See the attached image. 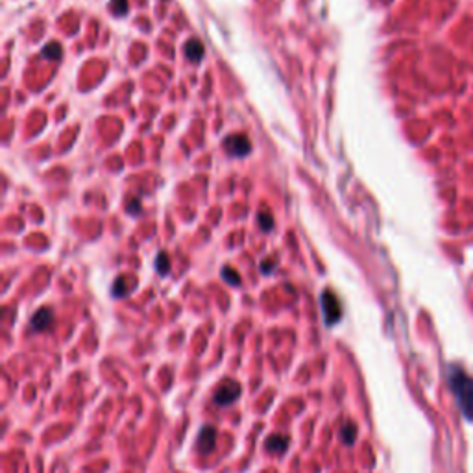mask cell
Listing matches in <instances>:
<instances>
[{
  "label": "cell",
  "mask_w": 473,
  "mask_h": 473,
  "mask_svg": "<svg viewBox=\"0 0 473 473\" xmlns=\"http://www.w3.org/2000/svg\"><path fill=\"white\" fill-rule=\"evenodd\" d=\"M449 386L455 394L462 414L473 419V377H470L460 366L449 368Z\"/></svg>",
  "instance_id": "obj_1"
},
{
  "label": "cell",
  "mask_w": 473,
  "mask_h": 473,
  "mask_svg": "<svg viewBox=\"0 0 473 473\" xmlns=\"http://www.w3.org/2000/svg\"><path fill=\"white\" fill-rule=\"evenodd\" d=\"M322 309H324V320L327 325H333L342 316L340 301H338V297L331 291L322 292Z\"/></svg>",
  "instance_id": "obj_2"
},
{
  "label": "cell",
  "mask_w": 473,
  "mask_h": 473,
  "mask_svg": "<svg viewBox=\"0 0 473 473\" xmlns=\"http://www.w3.org/2000/svg\"><path fill=\"white\" fill-rule=\"evenodd\" d=\"M224 148H226V152H228L230 156L244 157L251 150V144L246 135H242V133H235V135L226 137V141H224Z\"/></svg>",
  "instance_id": "obj_3"
},
{
  "label": "cell",
  "mask_w": 473,
  "mask_h": 473,
  "mask_svg": "<svg viewBox=\"0 0 473 473\" xmlns=\"http://www.w3.org/2000/svg\"><path fill=\"white\" fill-rule=\"evenodd\" d=\"M240 394V385L235 381H226L224 385L218 386V390L215 392V403L217 405H231Z\"/></svg>",
  "instance_id": "obj_4"
},
{
  "label": "cell",
  "mask_w": 473,
  "mask_h": 473,
  "mask_svg": "<svg viewBox=\"0 0 473 473\" xmlns=\"http://www.w3.org/2000/svg\"><path fill=\"white\" fill-rule=\"evenodd\" d=\"M215 438H217L215 427H211V425L202 427V431H200L198 440H196L198 451H200V453H209L211 449L215 447Z\"/></svg>",
  "instance_id": "obj_5"
},
{
  "label": "cell",
  "mask_w": 473,
  "mask_h": 473,
  "mask_svg": "<svg viewBox=\"0 0 473 473\" xmlns=\"http://www.w3.org/2000/svg\"><path fill=\"white\" fill-rule=\"evenodd\" d=\"M52 320H54V312L50 311L48 307H43L32 316V329L34 331H43V329H47L48 325L52 324Z\"/></svg>",
  "instance_id": "obj_6"
},
{
  "label": "cell",
  "mask_w": 473,
  "mask_h": 473,
  "mask_svg": "<svg viewBox=\"0 0 473 473\" xmlns=\"http://www.w3.org/2000/svg\"><path fill=\"white\" fill-rule=\"evenodd\" d=\"M185 54H187V58H189L190 61H194V63L202 61V58H203L202 41L194 39V37L187 41V43H185Z\"/></svg>",
  "instance_id": "obj_7"
},
{
  "label": "cell",
  "mask_w": 473,
  "mask_h": 473,
  "mask_svg": "<svg viewBox=\"0 0 473 473\" xmlns=\"http://www.w3.org/2000/svg\"><path fill=\"white\" fill-rule=\"evenodd\" d=\"M287 444H289V438H287V436L272 434L270 438L266 440V449L272 451V453H279V451H285V449H287Z\"/></svg>",
  "instance_id": "obj_8"
},
{
  "label": "cell",
  "mask_w": 473,
  "mask_h": 473,
  "mask_svg": "<svg viewBox=\"0 0 473 473\" xmlns=\"http://www.w3.org/2000/svg\"><path fill=\"white\" fill-rule=\"evenodd\" d=\"M131 289V279L128 276H120L115 279V285H113V294L115 296H126Z\"/></svg>",
  "instance_id": "obj_9"
},
{
  "label": "cell",
  "mask_w": 473,
  "mask_h": 473,
  "mask_svg": "<svg viewBox=\"0 0 473 473\" xmlns=\"http://www.w3.org/2000/svg\"><path fill=\"white\" fill-rule=\"evenodd\" d=\"M43 56L47 59H59L61 58V47L58 43H48L47 47L43 48Z\"/></svg>",
  "instance_id": "obj_10"
},
{
  "label": "cell",
  "mask_w": 473,
  "mask_h": 473,
  "mask_svg": "<svg viewBox=\"0 0 473 473\" xmlns=\"http://www.w3.org/2000/svg\"><path fill=\"white\" fill-rule=\"evenodd\" d=\"M156 270L159 272V274H169V270H170V261H169V255L163 251V253H159L157 255V259H156Z\"/></svg>",
  "instance_id": "obj_11"
},
{
  "label": "cell",
  "mask_w": 473,
  "mask_h": 473,
  "mask_svg": "<svg viewBox=\"0 0 473 473\" xmlns=\"http://www.w3.org/2000/svg\"><path fill=\"white\" fill-rule=\"evenodd\" d=\"M355 436H357V427L353 425V423H346L344 429H342V440H344V444H353V440H355Z\"/></svg>",
  "instance_id": "obj_12"
},
{
  "label": "cell",
  "mask_w": 473,
  "mask_h": 473,
  "mask_svg": "<svg viewBox=\"0 0 473 473\" xmlns=\"http://www.w3.org/2000/svg\"><path fill=\"white\" fill-rule=\"evenodd\" d=\"M109 7H111V11L115 15H126L128 13V0H111V4H109Z\"/></svg>",
  "instance_id": "obj_13"
},
{
  "label": "cell",
  "mask_w": 473,
  "mask_h": 473,
  "mask_svg": "<svg viewBox=\"0 0 473 473\" xmlns=\"http://www.w3.org/2000/svg\"><path fill=\"white\" fill-rule=\"evenodd\" d=\"M222 277L230 285H238V283H240V277H238V274H236L235 270H231L230 266H226V268L222 270Z\"/></svg>",
  "instance_id": "obj_14"
},
{
  "label": "cell",
  "mask_w": 473,
  "mask_h": 473,
  "mask_svg": "<svg viewBox=\"0 0 473 473\" xmlns=\"http://www.w3.org/2000/svg\"><path fill=\"white\" fill-rule=\"evenodd\" d=\"M259 224H261V228H263L264 231H270L272 230V226H274V218H272V215L270 213H261L259 215Z\"/></svg>",
  "instance_id": "obj_15"
},
{
  "label": "cell",
  "mask_w": 473,
  "mask_h": 473,
  "mask_svg": "<svg viewBox=\"0 0 473 473\" xmlns=\"http://www.w3.org/2000/svg\"><path fill=\"white\" fill-rule=\"evenodd\" d=\"M131 209H135V213H139L141 211V205H139V200H131L128 205V211L131 213Z\"/></svg>",
  "instance_id": "obj_16"
}]
</instances>
